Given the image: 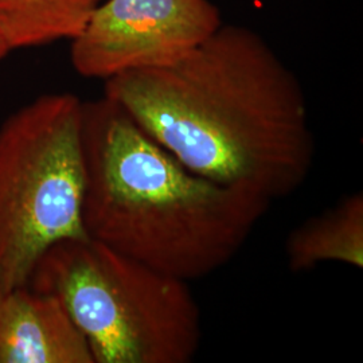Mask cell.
I'll list each match as a JSON object with an SVG mask.
<instances>
[{"mask_svg": "<svg viewBox=\"0 0 363 363\" xmlns=\"http://www.w3.org/2000/svg\"><path fill=\"white\" fill-rule=\"evenodd\" d=\"M9 52H11V50H10L9 45L6 43V40L0 35V61H1Z\"/></svg>", "mask_w": 363, "mask_h": 363, "instance_id": "9c48e42d", "label": "cell"}, {"mask_svg": "<svg viewBox=\"0 0 363 363\" xmlns=\"http://www.w3.org/2000/svg\"><path fill=\"white\" fill-rule=\"evenodd\" d=\"M84 103L39 96L0 124V296L28 284L42 255L82 223Z\"/></svg>", "mask_w": 363, "mask_h": 363, "instance_id": "277c9868", "label": "cell"}, {"mask_svg": "<svg viewBox=\"0 0 363 363\" xmlns=\"http://www.w3.org/2000/svg\"><path fill=\"white\" fill-rule=\"evenodd\" d=\"M27 286L64 304L94 363H189L201 347L202 316L187 281L91 237L49 247Z\"/></svg>", "mask_w": 363, "mask_h": 363, "instance_id": "3957f363", "label": "cell"}, {"mask_svg": "<svg viewBox=\"0 0 363 363\" xmlns=\"http://www.w3.org/2000/svg\"><path fill=\"white\" fill-rule=\"evenodd\" d=\"M104 0H0V35L10 50L73 40Z\"/></svg>", "mask_w": 363, "mask_h": 363, "instance_id": "ba28073f", "label": "cell"}, {"mask_svg": "<svg viewBox=\"0 0 363 363\" xmlns=\"http://www.w3.org/2000/svg\"><path fill=\"white\" fill-rule=\"evenodd\" d=\"M0 363H94L64 304L28 286L0 296Z\"/></svg>", "mask_w": 363, "mask_h": 363, "instance_id": "8992f818", "label": "cell"}, {"mask_svg": "<svg viewBox=\"0 0 363 363\" xmlns=\"http://www.w3.org/2000/svg\"><path fill=\"white\" fill-rule=\"evenodd\" d=\"M104 96L211 181L273 202L311 172L315 139L303 86L253 28L222 23L175 62L105 79Z\"/></svg>", "mask_w": 363, "mask_h": 363, "instance_id": "6da1fadb", "label": "cell"}, {"mask_svg": "<svg viewBox=\"0 0 363 363\" xmlns=\"http://www.w3.org/2000/svg\"><path fill=\"white\" fill-rule=\"evenodd\" d=\"M286 259L292 272L323 262L363 267V195L343 198L335 208L303 222L286 241Z\"/></svg>", "mask_w": 363, "mask_h": 363, "instance_id": "52a82bcc", "label": "cell"}, {"mask_svg": "<svg viewBox=\"0 0 363 363\" xmlns=\"http://www.w3.org/2000/svg\"><path fill=\"white\" fill-rule=\"evenodd\" d=\"M210 0H104L72 42V65L82 77L108 79L169 65L220 28Z\"/></svg>", "mask_w": 363, "mask_h": 363, "instance_id": "5b68a950", "label": "cell"}, {"mask_svg": "<svg viewBox=\"0 0 363 363\" xmlns=\"http://www.w3.org/2000/svg\"><path fill=\"white\" fill-rule=\"evenodd\" d=\"M82 154L86 235L187 283L229 264L272 203L186 167L105 96L84 103Z\"/></svg>", "mask_w": 363, "mask_h": 363, "instance_id": "7a4b0ae2", "label": "cell"}]
</instances>
